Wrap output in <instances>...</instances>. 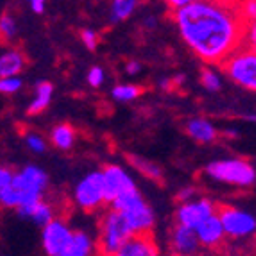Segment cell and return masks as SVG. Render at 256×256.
<instances>
[{
    "instance_id": "cell-1",
    "label": "cell",
    "mask_w": 256,
    "mask_h": 256,
    "mask_svg": "<svg viewBox=\"0 0 256 256\" xmlns=\"http://www.w3.org/2000/svg\"><path fill=\"white\" fill-rule=\"evenodd\" d=\"M176 26L190 50L208 64H222L244 45L249 22L233 0H196L174 11Z\"/></svg>"
},
{
    "instance_id": "cell-2",
    "label": "cell",
    "mask_w": 256,
    "mask_h": 256,
    "mask_svg": "<svg viewBox=\"0 0 256 256\" xmlns=\"http://www.w3.org/2000/svg\"><path fill=\"white\" fill-rule=\"evenodd\" d=\"M48 184L47 174L38 168V166H26L22 172L13 176V184L14 192L18 194L20 204H18V214L22 217H29L32 214L34 206L42 201V196L45 192V188Z\"/></svg>"
},
{
    "instance_id": "cell-3",
    "label": "cell",
    "mask_w": 256,
    "mask_h": 256,
    "mask_svg": "<svg viewBox=\"0 0 256 256\" xmlns=\"http://www.w3.org/2000/svg\"><path fill=\"white\" fill-rule=\"evenodd\" d=\"M131 235L132 231L122 212L111 210L102 218L100 236H98V252L100 254H116Z\"/></svg>"
},
{
    "instance_id": "cell-4",
    "label": "cell",
    "mask_w": 256,
    "mask_h": 256,
    "mask_svg": "<svg viewBox=\"0 0 256 256\" xmlns=\"http://www.w3.org/2000/svg\"><path fill=\"white\" fill-rule=\"evenodd\" d=\"M228 77L249 92L256 90V56L254 48L240 47L220 64Z\"/></svg>"
},
{
    "instance_id": "cell-5",
    "label": "cell",
    "mask_w": 256,
    "mask_h": 256,
    "mask_svg": "<svg viewBox=\"0 0 256 256\" xmlns=\"http://www.w3.org/2000/svg\"><path fill=\"white\" fill-rule=\"evenodd\" d=\"M208 176L222 183L236 184V186H252L256 180L254 166L242 160H220L206 166Z\"/></svg>"
},
{
    "instance_id": "cell-6",
    "label": "cell",
    "mask_w": 256,
    "mask_h": 256,
    "mask_svg": "<svg viewBox=\"0 0 256 256\" xmlns=\"http://www.w3.org/2000/svg\"><path fill=\"white\" fill-rule=\"evenodd\" d=\"M217 215L220 218L222 230L228 238L240 240L252 236L256 231V220L252 215L246 214L242 210H236L233 206H217Z\"/></svg>"
},
{
    "instance_id": "cell-7",
    "label": "cell",
    "mask_w": 256,
    "mask_h": 256,
    "mask_svg": "<svg viewBox=\"0 0 256 256\" xmlns=\"http://www.w3.org/2000/svg\"><path fill=\"white\" fill-rule=\"evenodd\" d=\"M76 202L84 212H94L104 202V190H102V176L100 172L86 176L76 188Z\"/></svg>"
},
{
    "instance_id": "cell-8",
    "label": "cell",
    "mask_w": 256,
    "mask_h": 256,
    "mask_svg": "<svg viewBox=\"0 0 256 256\" xmlns=\"http://www.w3.org/2000/svg\"><path fill=\"white\" fill-rule=\"evenodd\" d=\"M70 238H72V230L63 220L52 218L43 226V249L47 254L66 256Z\"/></svg>"
},
{
    "instance_id": "cell-9",
    "label": "cell",
    "mask_w": 256,
    "mask_h": 256,
    "mask_svg": "<svg viewBox=\"0 0 256 256\" xmlns=\"http://www.w3.org/2000/svg\"><path fill=\"white\" fill-rule=\"evenodd\" d=\"M102 190H104V202H111L115 197H118L120 194L134 190L136 184L134 181L129 178L128 172L122 166L116 165H108L102 172Z\"/></svg>"
},
{
    "instance_id": "cell-10",
    "label": "cell",
    "mask_w": 256,
    "mask_h": 256,
    "mask_svg": "<svg viewBox=\"0 0 256 256\" xmlns=\"http://www.w3.org/2000/svg\"><path fill=\"white\" fill-rule=\"evenodd\" d=\"M122 215L128 220L129 228H131L132 235L134 233H150L154 226V212L146 201L144 197L138 196L129 206L122 210Z\"/></svg>"
},
{
    "instance_id": "cell-11",
    "label": "cell",
    "mask_w": 256,
    "mask_h": 256,
    "mask_svg": "<svg viewBox=\"0 0 256 256\" xmlns=\"http://www.w3.org/2000/svg\"><path fill=\"white\" fill-rule=\"evenodd\" d=\"M217 212V206L210 199H199V201H186L181 204V208L178 210V222L181 226L192 228L196 230L202 220H206L208 217Z\"/></svg>"
},
{
    "instance_id": "cell-12",
    "label": "cell",
    "mask_w": 256,
    "mask_h": 256,
    "mask_svg": "<svg viewBox=\"0 0 256 256\" xmlns=\"http://www.w3.org/2000/svg\"><path fill=\"white\" fill-rule=\"evenodd\" d=\"M196 235L202 248H208V249L220 248L222 244H224L226 235H224V230H222L220 218H218L217 212L196 228Z\"/></svg>"
},
{
    "instance_id": "cell-13",
    "label": "cell",
    "mask_w": 256,
    "mask_h": 256,
    "mask_svg": "<svg viewBox=\"0 0 256 256\" xmlns=\"http://www.w3.org/2000/svg\"><path fill=\"white\" fill-rule=\"evenodd\" d=\"M156 254H160V249L150 233H134V235H131L128 242L116 252V256H156Z\"/></svg>"
},
{
    "instance_id": "cell-14",
    "label": "cell",
    "mask_w": 256,
    "mask_h": 256,
    "mask_svg": "<svg viewBox=\"0 0 256 256\" xmlns=\"http://www.w3.org/2000/svg\"><path fill=\"white\" fill-rule=\"evenodd\" d=\"M201 248L196 230L186 226H178L172 231V251L178 254H196Z\"/></svg>"
},
{
    "instance_id": "cell-15",
    "label": "cell",
    "mask_w": 256,
    "mask_h": 256,
    "mask_svg": "<svg viewBox=\"0 0 256 256\" xmlns=\"http://www.w3.org/2000/svg\"><path fill=\"white\" fill-rule=\"evenodd\" d=\"M186 131L194 140L201 142V144H212L217 138V129L204 118L190 120L186 124Z\"/></svg>"
},
{
    "instance_id": "cell-16",
    "label": "cell",
    "mask_w": 256,
    "mask_h": 256,
    "mask_svg": "<svg viewBox=\"0 0 256 256\" xmlns=\"http://www.w3.org/2000/svg\"><path fill=\"white\" fill-rule=\"evenodd\" d=\"M26 68V58L18 50H9L0 56V77L18 76Z\"/></svg>"
},
{
    "instance_id": "cell-17",
    "label": "cell",
    "mask_w": 256,
    "mask_h": 256,
    "mask_svg": "<svg viewBox=\"0 0 256 256\" xmlns=\"http://www.w3.org/2000/svg\"><path fill=\"white\" fill-rule=\"evenodd\" d=\"M95 252V244L90 236L82 233V231H72V238L68 244V251L66 256H88Z\"/></svg>"
},
{
    "instance_id": "cell-18",
    "label": "cell",
    "mask_w": 256,
    "mask_h": 256,
    "mask_svg": "<svg viewBox=\"0 0 256 256\" xmlns=\"http://www.w3.org/2000/svg\"><path fill=\"white\" fill-rule=\"evenodd\" d=\"M52 95H54V86L47 81L40 82V84L36 86V98L29 106L27 113H29V115H38V113L45 111L48 108V104H50Z\"/></svg>"
},
{
    "instance_id": "cell-19",
    "label": "cell",
    "mask_w": 256,
    "mask_h": 256,
    "mask_svg": "<svg viewBox=\"0 0 256 256\" xmlns=\"http://www.w3.org/2000/svg\"><path fill=\"white\" fill-rule=\"evenodd\" d=\"M140 0H113L111 4V22H124L131 16L138 8Z\"/></svg>"
},
{
    "instance_id": "cell-20",
    "label": "cell",
    "mask_w": 256,
    "mask_h": 256,
    "mask_svg": "<svg viewBox=\"0 0 256 256\" xmlns=\"http://www.w3.org/2000/svg\"><path fill=\"white\" fill-rule=\"evenodd\" d=\"M52 142H54V146L58 149H63V150L72 149L74 142H76V131L66 124L58 126L52 131Z\"/></svg>"
},
{
    "instance_id": "cell-21",
    "label": "cell",
    "mask_w": 256,
    "mask_h": 256,
    "mask_svg": "<svg viewBox=\"0 0 256 256\" xmlns=\"http://www.w3.org/2000/svg\"><path fill=\"white\" fill-rule=\"evenodd\" d=\"M131 163L134 165V168H136L138 172H142V174L150 178V180H154V181L163 180L162 168H160L158 165H154L152 162H149V160H144V158H140V156H131Z\"/></svg>"
},
{
    "instance_id": "cell-22",
    "label": "cell",
    "mask_w": 256,
    "mask_h": 256,
    "mask_svg": "<svg viewBox=\"0 0 256 256\" xmlns=\"http://www.w3.org/2000/svg\"><path fill=\"white\" fill-rule=\"evenodd\" d=\"M140 94H142L140 88H138V86H132V84L116 86V88H113V92H111L113 98L118 100V102H131V100H134Z\"/></svg>"
},
{
    "instance_id": "cell-23",
    "label": "cell",
    "mask_w": 256,
    "mask_h": 256,
    "mask_svg": "<svg viewBox=\"0 0 256 256\" xmlns=\"http://www.w3.org/2000/svg\"><path fill=\"white\" fill-rule=\"evenodd\" d=\"M30 218H32V220H34L38 226H45L47 222H50L52 218H54V210H52L50 204L40 201L38 204L34 206V210H32Z\"/></svg>"
},
{
    "instance_id": "cell-24",
    "label": "cell",
    "mask_w": 256,
    "mask_h": 256,
    "mask_svg": "<svg viewBox=\"0 0 256 256\" xmlns=\"http://www.w3.org/2000/svg\"><path fill=\"white\" fill-rule=\"evenodd\" d=\"M16 36V22L13 20L11 14H2L0 16V40L2 42H11Z\"/></svg>"
},
{
    "instance_id": "cell-25",
    "label": "cell",
    "mask_w": 256,
    "mask_h": 256,
    "mask_svg": "<svg viewBox=\"0 0 256 256\" xmlns=\"http://www.w3.org/2000/svg\"><path fill=\"white\" fill-rule=\"evenodd\" d=\"M201 82L208 92H218L222 86V81H220V77H218V74L212 72V70H202Z\"/></svg>"
},
{
    "instance_id": "cell-26",
    "label": "cell",
    "mask_w": 256,
    "mask_h": 256,
    "mask_svg": "<svg viewBox=\"0 0 256 256\" xmlns=\"http://www.w3.org/2000/svg\"><path fill=\"white\" fill-rule=\"evenodd\" d=\"M22 86L24 82L20 77H0V94H16Z\"/></svg>"
},
{
    "instance_id": "cell-27",
    "label": "cell",
    "mask_w": 256,
    "mask_h": 256,
    "mask_svg": "<svg viewBox=\"0 0 256 256\" xmlns=\"http://www.w3.org/2000/svg\"><path fill=\"white\" fill-rule=\"evenodd\" d=\"M240 13L248 22H254L256 16V0H240L238 2Z\"/></svg>"
},
{
    "instance_id": "cell-28",
    "label": "cell",
    "mask_w": 256,
    "mask_h": 256,
    "mask_svg": "<svg viewBox=\"0 0 256 256\" xmlns=\"http://www.w3.org/2000/svg\"><path fill=\"white\" fill-rule=\"evenodd\" d=\"M13 172L6 168V166H0V197L8 192L11 184H13Z\"/></svg>"
},
{
    "instance_id": "cell-29",
    "label": "cell",
    "mask_w": 256,
    "mask_h": 256,
    "mask_svg": "<svg viewBox=\"0 0 256 256\" xmlns=\"http://www.w3.org/2000/svg\"><path fill=\"white\" fill-rule=\"evenodd\" d=\"M88 82H90V86H94V88H100L104 82V70L98 68V66H94V68L90 70V74H88Z\"/></svg>"
},
{
    "instance_id": "cell-30",
    "label": "cell",
    "mask_w": 256,
    "mask_h": 256,
    "mask_svg": "<svg viewBox=\"0 0 256 256\" xmlns=\"http://www.w3.org/2000/svg\"><path fill=\"white\" fill-rule=\"evenodd\" d=\"M81 38H82V42H84L86 48H90V50H95V48H97L98 38H97V32H95V30L84 29L81 32Z\"/></svg>"
},
{
    "instance_id": "cell-31",
    "label": "cell",
    "mask_w": 256,
    "mask_h": 256,
    "mask_svg": "<svg viewBox=\"0 0 256 256\" xmlns=\"http://www.w3.org/2000/svg\"><path fill=\"white\" fill-rule=\"evenodd\" d=\"M27 147H29L32 152H38V154L45 152V142H43L38 134H30V136H27Z\"/></svg>"
},
{
    "instance_id": "cell-32",
    "label": "cell",
    "mask_w": 256,
    "mask_h": 256,
    "mask_svg": "<svg viewBox=\"0 0 256 256\" xmlns=\"http://www.w3.org/2000/svg\"><path fill=\"white\" fill-rule=\"evenodd\" d=\"M30 9L34 11L36 14H42L45 11V4H47V0H29Z\"/></svg>"
},
{
    "instance_id": "cell-33",
    "label": "cell",
    "mask_w": 256,
    "mask_h": 256,
    "mask_svg": "<svg viewBox=\"0 0 256 256\" xmlns=\"http://www.w3.org/2000/svg\"><path fill=\"white\" fill-rule=\"evenodd\" d=\"M192 2H196V0H165V4L168 6L172 11L183 8V6H186V4H192Z\"/></svg>"
},
{
    "instance_id": "cell-34",
    "label": "cell",
    "mask_w": 256,
    "mask_h": 256,
    "mask_svg": "<svg viewBox=\"0 0 256 256\" xmlns=\"http://www.w3.org/2000/svg\"><path fill=\"white\" fill-rule=\"evenodd\" d=\"M194 197V188H184L183 192L178 196V201H181V202H186V201H190Z\"/></svg>"
},
{
    "instance_id": "cell-35",
    "label": "cell",
    "mask_w": 256,
    "mask_h": 256,
    "mask_svg": "<svg viewBox=\"0 0 256 256\" xmlns=\"http://www.w3.org/2000/svg\"><path fill=\"white\" fill-rule=\"evenodd\" d=\"M140 70H142V64L138 63V61H129L128 63V74L129 76H136Z\"/></svg>"
},
{
    "instance_id": "cell-36",
    "label": "cell",
    "mask_w": 256,
    "mask_h": 256,
    "mask_svg": "<svg viewBox=\"0 0 256 256\" xmlns=\"http://www.w3.org/2000/svg\"><path fill=\"white\" fill-rule=\"evenodd\" d=\"M233 2H240V0H233Z\"/></svg>"
}]
</instances>
